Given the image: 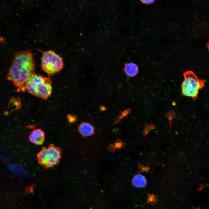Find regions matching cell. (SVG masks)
Returning a JSON list of instances; mask_svg holds the SVG:
<instances>
[{
    "instance_id": "obj_11",
    "label": "cell",
    "mask_w": 209,
    "mask_h": 209,
    "mask_svg": "<svg viewBox=\"0 0 209 209\" xmlns=\"http://www.w3.org/2000/svg\"><path fill=\"white\" fill-rule=\"evenodd\" d=\"M131 109L130 108L122 112L120 115L116 119V122L117 123L118 122V121H120L122 119L129 114L131 113Z\"/></svg>"
},
{
    "instance_id": "obj_8",
    "label": "cell",
    "mask_w": 209,
    "mask_h": 209,
    "mask_svg": "<svg viewBox=\"0 0 209 209\" xmlns=\"http://www.w3.org/2000/svg\"><path fill=\"white\" fill-rule=\"evenodd\" d=\"M124 71L128 76L134 77L138 74V69L136 64L133 63H129L125 66Z\"/></svg>"
},
{
    "instance_id": "obj_14",
    "label": "cell",
    "mask_w": 209,
    "mask_h": 209,
    "mask_svg": "<svg viewBox=\"0 0 209 209\" xmlns=\"http://www.w3.org/2000/svg\"><path fill=\"white\" fill-rule=\"evenodd\" d=\"M138 168L140 170V171L139 172L140 173L143 172H148L150 169V168L148 165H147V166L145 167L143 165H141L139 163Z\"/></svg>"
},
{
    "instance_id": "obj_7",
    "label": "cell",
    "mask_w": 209,
    "mask_h": 209,
    "mask_svg": "<svg viewBox=\"0 0 209 209\" xmlns=\"http://www.w3.org/2000/svg\"><path fill=\"white\" fill-rule=\"evenodd\" d=\"M78 129L80 133L84 136H90L94 132V129L93 126L87 122L81 124L79 126Z\"/></svg>"
},
{
    "instance_id": "obj_4",
    "label": "cell",
    "mask_w": 209,
    "mask_h": 209,
    "mask_svg": "<svg viewBox=\"0 0 209 209\" xmlns=\"http://www.w3.org/2000/svg\"><path fill=\"white\" fill-rule=\"evenodd\" d=\"M41 60V66L42 69L49 75L59 72L63 66L62 57L51 50L44 52L42 55Z\"/></svg>"
},
{
    "instance_id": "obj_6",
    "label": "cell",
    "mask_w": 209,
    "mask_h": 209,
    "mask_svg": "<svg viewBox=\"0 0 209 209\" xmlns=\"http://www.w3.org/2000/svg\"><path fill=\"white\" fill-rule=\"evenodd\" d=\"M29 139L30 142L34 144H42L45 139L44 133L40 129H35L30 134Z\"/></svg>"
},
{
    "instance_id": "obj_2",
    "label": "cell",
    "mask_w": 209,
    "mask_h": 209,
    "mask_svg": "<svg viewBox=\"0 0 209 209\" xmlns=\"http://www.w3.org/2000/svg\"><path fill=\"white\" fill-rule=\"evenodd\" d=\"M51 81L49 78L33 73L26 83V89L34 96L46 99L51 94Z\"/></svg>"
},
{
    "instance_id": "obj_5",
    "label": "cell",
    "mask_w": 209,
    "mask_h": 209,
    "mask_svg": "<svg viewBox=\"0 0 209 209\" xmlns=\"http://www.w3.org/2000/svg\"><path fill=\"white\" fill-rule=\"evenodd\" d=\"M59 149L53 145L44 147L37 155L40 164L46 167H53L58 162L61 157Z\"/></svg>"
},
{
    "instance_id": "obj_16",
    "label": "cell",
    "mask_w": 209,
    "mask_h": 209,
    "mask_svg": "<svg viewBox=\"0 0 209 209\" xmlns=\"http://www.w3.org/2000/svg\"><path fill=\"white\" fill-rule=\"evenodd\" d=\"M68 118L69 121L70 122H73L75 120L76 118L74 116H71L69 115V116H68Z\"/></svg>"
},
{
    "instance_id": "obj_13",
    "label": "cell",
    "mask_w": 209,
    "mask_h": 209,
    "mask_svg": "<svg viewBox=\"0 0 209 209\" xmlns=\"http://www.w3.org/2000/svg\"><path fill=\"white\" fill-rule=\"evenodd\" d=\"M165 116L168 119L171 128V122L173 118L175 116V113L173 111H170L168 112L165 115Z\"/></svg>"
},
{
    "instance_id": "obj_9",
    "label": "cell",
    "mask_w": 209,
    "mask_h": 209,
    "mask_svg": "<svg viewBox=\"0 0 209 209\" xmlns=\"http://www.w3.org/2000/svg\"><path fill=\"white\" fill-rule=\"evenodd\" d=\"M132 182L134 186L138 188L144 187L147 183L145 177L140 174L136 175L133 178Z\"/></svg>"
},
{
    "instance_id": "obj_15",
    "label": "cell",
    "mask_w": 209,
    "mask_h": 209,
    "mask_svg": "<svg viewBox=\"0 0 209 209\" xmlns=\"http://www.w3.org/2000/svg\"><path fill=\"white\" fill-rule=\"evenodd\" d=\"M141 2L145 4H149L153 3L155 0H140Z\"/></svg>"
},
{
    "instance_id": "obj_17",
    "label": "cell",
    "mask_w": 209,
    "mask_h": 209,
    "mask_svg": "<svg viewBox=\"0 0 209 209\" xmlns=\"http://www.w3.org/2000/svg\"><path fill=\"white\" fill-rule=\"evenodd\" d=\"M194 209H200L199 208H195Z\"/></svg>"
},
{
    "instance_id": "obj_1",
    "label": "cell",
    "mask_w": 209,
    "mask_h": 209,
    "mask_svg": "<svg viewBox=\"0 0 209 209\" xmlns=\"http://www.w3.org/2000/svg\"><path fill=\"white\" fill-rule=\"evenodd\" d=\"M35 63L31 52L19 51L15 55L7 76V79L14 84L19 91L26 90V83L33 73Z\"/></svg>"
},
{
    "instance_id": "obj_3",
    "label": "cell",
    "mask_w": 209,
    "mask_h": 209,
    "mask_svg": "<svg viewBox=\"0 0 209 209\" xmlns=\"http://www.w3.org/2000/svg\"><path fill=\"white\" fill-rule=\"evenodd\" d=\"M183 76L184 80L181 86L182 96L196 99L199 90L205 87L204 81L198 78L191 71L185 72Z\"/></svg>"
},
{
    "instance_id": "obj_10",
    "label": "cell",
    "mask_w": 209,
    "mask_h": 209,
    "mask_svg": "<svg viewBox=\"0 0 209 209\" xmlns=\"http://www.w3.org/2000/svg\"><path fill=\"white\" fill-rule=\"evenodd\" d=\"M156 127V126L152 123H150L146 125L143 132L144 136L145 137L151 130L155 128Z\"/></svg>"
},
{
    "instance_id": "obj_12",
    "label": "cell",
    "mask_w": 209,
    "mask_h": 209,
    "mask_svg": "<svg viewBox=\"0 0 209 209\" xmlns=\"http://www.w3.org/2000/svg\"><path fill=\"white\" fill-rule=\"evenodd\" d=\"M158 200L157 197L152 194H148L147 202L151 204H154L157 202Z\"/></svg>"
}]
</instances>
